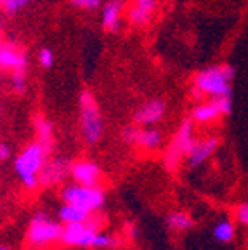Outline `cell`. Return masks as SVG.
<instances>
[{
    "label": "cell",
    "mask_w": 248,
    "mask_h": 250,
    "mask_svg": "<svg viewBox=\"0 0 248 250\" xmlns=\"http://www.w3.org/2000/svg\"><path fill=\"white\" fill-rule=\"evenodd\" d=\"M52 153V148L40 143L39 139L28 143L14 158V174L20 179L21 186L28 191L40 188V172Z\"/></svg>",
    "instance_id": "cell-1"
},
{
    "label": "cell",
    "mask_w": 248,
    "mask_h": 250,
    "mask_svg": "<svg viewBox=\"0 0 248 250\" xmlns=\"http://www.w3.org/2000/svg\"><path fill=\"white\" fill-rule=\"evenodd\" d=\"M234 68L231 64H212L200 70L193 78L191 94L194 99H215L231 96Z\"/></svg>",
    "instance_id": "cell-2"
},
{
    "label": "cell",
    "mask_w": 248,
    "mask_h": 250,
    "mask_svg": "<svg viewBox=\"0 0 248 250\" xmlns=\"http://www.w3.org/2000/svg\"><path fill=\"white\" fill-rule=\"evenodd\" d=\"M78 127L87 146H97L104 136V118L101 106L90 90H83L78 101Z\"/></svg>",
    "instance_id": "cell-3"
},
{
    "label": "cell",
    "mask_w": 248,
    "mask_h": 250,
    "mask_svg": "<svg viewBox=\"0 0 248 250\" xmlns=\"http://www.w3.org/2000/svg\"><path fill=\"white\" fill-rule=\"evenodd\" d=\"M62 224L59 219H52L43 210H37L30 217V223L24 231V242L28 247L37 250L49 249L61 243Z\"/></svg>",
    "instance_id": "cell-4"
},
{
    "label": "cell",
    "mask_w": 248,
    "mask_h": 250,
    "mask_svg": "<svg viewBox=\"0 0 248 250\" xmlns=\"http://www.w3.org/2000/svg\"><path fill=\"white\" fill-rule=\"evenodd\" d=\"M196 134H194V122L191 118H184L179 124L174 137L168 143L167 149L163 151V167L168 172H175L181 164L186 160L187 153L193 148Z\"/></svg>",
    "instance_id": "cell-5"
},
{
    "label": "cell",
    "mask_w": 248,
    "mask_h": 250,
    "mask_svg": "<svg viewBox=\"0 0 248 250\" xmlns=\"http://www.w3.org/2000/svg\"><path fill=\"white\" fill-rule=\"evenodd\" d=\"M59 198L62 203H71L90 214H99L106 203V191L103 186H83V184H64Z\"/></svg>",
    "instance_id": "cell-6"
},
{
    "label": "cell",
    "mask_w": 248,
    "mask_h": 250,
    "mask_svg": "<svg viewBox=\"0 0 248 250\" xmlns=\"http://www.w3.org/2000/svg\"><path fill=\"white\" fill-rule=\"evenodd\" d=\"M103 229V219L97 214L87 223L64 224L61 233V245L71 247V249H94L97 231Z\"/></svg>",
    "instance_id": "cell-7"
},
{
    "label": "cell",
    "mask_w": 248,
    "mask_h": 250,
    "mask_svg": "<svg viewBox=\"0 0 248 250\" xmlns=\"http://www.w3.org/2000/svg\"><path fill=\"white\" fill-rule=\"evenodd\" d=\"M231 111H233L231 96H224V98H215L194 104L189 118L198 125H210L213 122H217L221 117H227Z\"/></svg>",
    "instance_id": "cell-8"
},
{
    "label": "cell",
    "mask_w": 248,
    "mask_h": 250,
    "mask_svg": "<svg viewBox=\"0 0 248 250\" xmlns=\"http://www.w3.org/2000/svg\"><path fill=\"white\" fill-rule=\"evenodd\" d=\"M70 177L73 183L83 184V186H103V181H104L101 165L94 160H87V158L71 162Z\"/></svg>",
    "instance_id": "cell-9"
},
{
    "label": "cell",
    "mask_w": 248,
    "mask_h": 250,
    "mask_svg": "<svg viewBox=\"0 0 248 250\" xmlns=\"http://www.w3.org/2000/svg\"><path fill=\"white\" fill-rule=\"evenodd\" d=\"M219 145H221V139L217 136H207L203 139H196L184 162H186V165L191 170L203 167L215 155V151L219 149Z\"/></svg>",
    "instance_id": "cell-10"
},
{
    "label": "cell",
    "mask_w": 248,
    "mask_h": 250,
    "mask_svg": "<svg viewBox=\"0 0 248 250\" xmlns=\"http://www.w3.org/2000/svg\"><path fill=\"white\" fill-rule=\"evenodd\" d=\"M167 103L162 98L147 99L134 111V124L139 127H153L158 125L167 115Z\"/></svg>",
    "instance_id": "cell-11"
},
{
    "label": "cell",
    "mask_w": 248,
    "mask_h": 250,
    "mask_svg": "<svg viewBox=\"0 0 248 250\" xmlns=\"http://www.w3.org/2000/svg\"><path fill=\"white\" fill-rule=\"evenodd\" d=\"M70 164L64 156H49L42 172H40V186L54 188L62 184L66 177L70 176Z\"/></svg>",
    "instance_id": "cell-12"
},
{
    "label": "cell",
    "mask_w": 248,
    "mask_h": 250,
    "mask_svg": "<svg viewBox=\"0 0 248 250\" xmlns=\"http://www.w3.org/2000/svg\"><path fill=\"white\" fill-rule=\"evenodd\" d=\"M125 4L124 0H108L101 9V24L108 33H117L122 26Z\"/></svg>",
    "instance_id": "cell-13"
},
{
    "label": "cell",
    "mask_w": 248,
    "mask_h": 250,
    "mask_svg": "<svg viewBox=\"0 0 248 250\" xmlns=\"http://www.w3.org/2000/svg\"><path fill=\"white\" fill-rule=\"evenodd\" d=\"M28 66V59L21 49L12 43L0 45V70L4 71H24Z\"/></svg>",
    "instance_id": "cell-14"
},
{
    "label": "cell",
    "mask_w": 248,
    "mask_h": 250,
    "mask_svg": "<svg viewBox=\"0 0 248 250\" xmlns=\"http://www.w3.org/2000/svg\"><path fill=\"white\" fill-rule=\"evenodd\" d=\"M158 2L156 0H132L127 9V20L134 26H144L153 20Z\"/></svg>",
    "instance_id": "cell-15"
},
{
    "label": "cell",
    "mask_w": 248,
    "mask_h": 250,
    "mask_svg": "<svg viewBox=\"0 0 248 250\" xmlns=\"http://www.w3.org/2000/svg\"><path fill=\"white\" fill-rule=\"evenodd\" d=\"M163 145H165V134L160 129H156V125H153V127H141L139 136H137V143L134 148L146 153H155Z\"/></svg>",
    "instance_id": "cell-16"
},
{
    "label": "cell",
    "mask_w": 248,
    "mask_h": 250,
    "mask_svg": "<svg viewBox=\"0 0 248 250\" xmlns=\"http://www.w3.org/2000/svg\"><path fill=\"white\" fill-rule=\"evenodd\" d=\"M212 238L221 245H227L236 238V221L231 217H219L212 226Z\"/></svg>",
    "instance_id": "cell-17"
},
{
    "label": "cell",
    "mask_w": 248,
    "mask_h": 250,
    "mask_svg": "<svg viewBox=\"0 0 248 250\" xmlns=\"http://www.w3.org/2000/svg\"><path fill=\"white\" fill-rule=\"evenodd\" d=\"M90 217H92L90 212L83 210V208L77 207V205H71V203H62L58 210V219L62 226L75 223H87Z\"/></svg>",
    "instance_id": "cell-18"
},
{
    "label": "cell",
    "mask_w": 248,
    "mask_h": 250,
    "mask_svg": "<svg viewBox=\"0 0 248 250\" xmlns=\"http://www.w3.org/2000/svg\"><path fill=\"white\" fill-rule=\"evenodd\" d=\"M33 129H35L37 139L40 143H43L49 148H54V125L47 117H43L42 113L35 115L33 118Z\"/></svg>",
    "instance_id": "cell-19"
},
{
    "label": "cell",
    "mask_w": 248,
    "mask_h": 250,
    "mask_svg": "<svg viewBox=\"0 0 248 250\" xmlns=\"http://www.w3.org/2000/svg\"><path fill=\"white\" fill-rule=\"evenodd\" d=\"M165 223L172 233H186L194 226V219L184 210H174L167 215Z\"/></svg>",
    "instance_id": "cell-20"
},
{
    "label": "cell",
    "mask_w": 248,
    "mask_h": 250,
    "mask_svg": "<svg viewBox=\"0 0 248 250\" xmlns=\"http://www.w3.org/2000/svg\"><path fill=\"white\" fill-rule=\"evenodd\" d=\"M11 89L14 90V94H24L28 89V80L24 71H14L11 77Z\"/></svg>",
    "instance_id": "cell-21"
},
{
    "label": "cell",
    "mask_w": 248,
    "mask_h": 250,
    "mask_svg": "<svg viewBox=\"0 0 248 250\" xmlns=\"http://www.w3.org/2000/svg\"><path fill=\"white\" fill-rule=\"evenodd\" d=\"M31 2H33V0H0V5H2V9H4L7 14L14 16V14H18L21 9L30 5Z\"/></svg>",
    "instance_id": "cell-22"
},
{
    "label": "cell",
    "mask_w": 248,
    "mask_h": 250,
    "mask_svg": "<svg viewBox=\"0 0 248 250\" xmlns=\"http://www.w3.org/2000/svg\"><path fill=\"white\" fill-rule=\"evenodd\" d=\"M139 125L136 124H132V125H125L124 129H122V139H124L125 145L128 146H136L137 143V136H139Z\"/></svg>",
    "instance_id": "cell-23"
},
{
    "label": "cell",
    "mask_w": 248,
    "mask_h": 250,
    "mask_svg": "<svg viewBox=\"0 0 248 250\" xmlns=\"http://www.w3.org/2000/svg\"><path fill=\"white\" fill-rule=\"evenodd\" d=\"M37 59H39L40 66L45 68V70H49V68H52V64H54V52H52L49 47H42V49L39 51Z\"/></svg>",
    "instance_id": "cell-24"
},
{
    "label": "cell",
    "mask_w": 248,
    "mask_h": 250,
    "mask_svg": "<svg viewBox=\"0 0 248 250\" xmlns=\"http://www.w3.org/2000/svg\"><path fill=\"white\" fill-rule=\"evenodd\" d=\"M234 221H236L240 226L248 228V202L240 203V205L234 208Z\"/></svg>",
    "instance_id": "cell-25"
},
{
    "label": "cell",
    "mask_w": 248,
    "mask_h": 250,
    "mask_svg": "<svg viewBox=\"0 0 248 250\" xmlns=\"http://www.w3.org/2000/svg\"><path fill=\"white\" fill-rule=\"evenodd\" d=\"M71 5L80 11H96L103 5V0H71Z\"/></svg>",
    "instance_id": "cell-26"
},
{
    "label": "cell",
    "mask_w": 248,
    "mask_h": 250,
    "mask_svg": "<svg viewBox=\"0 0 248 250\" xmlns=\"http://www.w3.org/2000/svg\"><path fill=\"white\" fill-rule=\"evenodd\" d=\"M9 158H11V148H9L5 143L0 141V164L5 162V160H9Z\"/></svg>",
    "instance_id": "cell-27"
},
{
    "label": "cell",
    "mask_w": 248,
    "mask_h": 250,
    "mask_svg": "<svg viewBox=\"0 0 248 250\" xmlns=\"http://www.w3.org/2000/svg\"><path fill=\"white\" fill-rule=\"evenodd\" d=\"M0 250H12L9 245H4V243H0Z\"/></svg>",
    "instance_id": "cell-28"
},
{
    "label": "cell",
    "mask_w": 248,
    "mask_h": 250,
    "mask_svg": "<svg viewBox=\"0 0 248 250\" xmlns=\"http://www.w3.org/2000/svg\"><path fill=\"white\" fill-rule=\"evenodd\" d=\"M2 40H4V35H2V30H0V45H2Z\"/></svg>",
    "instance_id": "cell-29"
},
{
    "label": "cell",
    "mask_w": 248,
    "mask_h": 250,
    "mask_svg": "<svg viewBox=\"0 0 248 250\" xmlns=\"http://www.w3.org/2000/svg\"><path fill=\"white\" fill-rule=\"evenodd\" d=\"M0 113H2V106H0Z\"/></svg>",
    "instance_id": "cell-30"
}]
</instances>
